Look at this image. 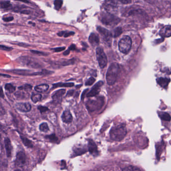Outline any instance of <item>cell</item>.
Listing matches in <instances>:
<instances>
[{
    "instance_id": "obj_43",
    "label": "cell",
    "mask_w": 171,
    "mask_h": 171,
    "mask_svg": "<svg viewBox=\"0 0 171 171\" xmlns=\"http://www.w3.org/2000/svg\"><path fill=\"white\" fill-rule=\"evenodd\" d=\"M74 93V91H73V90H71V91H69L68 92V93H67V96H72L73 95V94Z\"/></svg>"
},
{
    "instance_id": "obj_3",
    "label": "cell",
    "mask_w": 171,
    "mask_h": 171,
    "mask_svg": "<svg viewBox=\"0 0 171 171\" xmlns=\"http://www.w3.org/2000/svg\"><path fill=\"white\" fill-rule=\"evenodd\" d=\"M104 104V99L103 97L97 98L95 99H90L86 103V107L88 111L93 112L96 110H100Z\"/></svg>"
},
{
    "instance_id": "obj_41",
    "label": "cell",
    "mask_w": 171,
    "mask_h": 171,
    "mask_svg": "<svg viewBox=\"0 0 171 171\" xmlns=\"http://www.w3.org/2000/svg\"><path fill=\"white\" fill-rule=\"evenodd\" d=\"M89 91V89H86V90H84V91L83 92L82 94V95H81V100H82L84 99V97H85V96H86V94H87V92Z\"/></svg>"
},
{
    "instance_id": "obj_15",
    "label": "cell",
    "mask_w": 171,
    "mask_h": 171,
    "mask_svg": "<svg viewBox=\"0 0 171 171\" xmlns=\"http://www.w3.org/2000/svg\"><path fill=\"white\" fill-rule=\"evenodd\" d=\"M89 42L93 47L98 46L99 43V39L98 35L95 33H92L89 37Z\"/></svg>"
},
{
    "instance_id": "obj_6",
    "label": "cell",
    "mask_w": 171,
    "mask_h": 171,
    "mask_svg": "<svg viewBox=\"0 0 171 171\" xmlns=\"http://www.w3.org/2000/svg\"><path fill=\"white\" fill-rule=\"evenodd\" d=\"M102 6L106 12L113 15L116 13L118 10V4L114 0H105Z\"/></svg>"
},
{
    "instance_id": "obj_45",
    "label": "cell",
    "mask_w": 171,
    "mask_h": 171,
    "mask_svg": "<svg viewBox=\"0 0 171 171\" xmlns=\"http://www.w3.org/2000/svg\"><path fill=\"white\" fill-rule=\"evenodd\" d=\"M15 1H19L22 2H24V3H29V1H27V0H15Z\"/></svg>"
},
{
    "instance_id": "obj_1",
    "label": "cell",
    "mask_w": 171,
    "mask_h": 171,
    "mask_svg": "<svg viewBox=\"0 0 171 171\" xmlns=\"http://www.w3.org/2000/svg\"><path fill=\"white\" fill-rule=\"evenodd\" d=\"M127 134V130L124 124H121L114 127L110 131V136L112 140L121 141Z\"/></svg>"
},
{
    "instance_id": "obj_5",
    "label": "cell",
    "mask_w": 171,
    "mask_h": 171,
    "mask_svg": "<svg viewBox=\"0 0 171 171\" xmlns=\"http://www.w3.org/2000/svg\"><path fill=\"white\" fill-rule=\"evenodd\" d=\"M132 41L128 36H124L118 43V48L120 51L122 53H128L131 49Z\"/></svg>"
},
{
    "instance_id": "obj_10",
    "label": "cell",
    "mask_w": 171,
    "mask_h": 171,
    "mask_svg": "<svg viewBox=\"0 0 171 171\" xmlns=\"http://www.w3.org/2000/svg\"><path fill=\"white\" fill-rule=\"evenodd\" d=\"M65 92L66 90L65 89H60L54 92L52 95L53 102L55 104L60 103L62 101V97L65 94Z\"/></svg>"
},
{
    "instance_id": "obj_26",
    "label": "cell",
    "mask_w": 171,
    "mask_h": 171,
    "mask_svg": "<svg viewBox=\"0 0 171 171\" xmlns=\"http://www.w3.org/2000/svg\"><path fill=\"white\" fill-rule=\"evenodd\" d=\"M39 129L41 131L43 132H47L49 130L48 124L46 123H42L39 126Z\"/></svg>"
},
{
    "instance_id": "obj_7",
    "label": "cell",
    "mask_w": 171,
    "mask_h": 171,
    "mask_svg": "<svg viewBox=\"0 0 171 171\" xmlns=\"http://www.w3.org/2000/svg\"><path fill=\"white\" fill-rule=\"evenodd\" d=\"M96 58L100 68H104L106 66L108 63V58L105 54L103 49L98 47L96 50Z\"/></svg>"
},
{
    "instance_id": "obj_25",
    "label": "cell",
    "mask_w": 171,
    "mask_h": 171,
    "mask_svg": "<svg viewBox=\"0 0 171 171\" xmlns=\"http://www.w3.org/2000/svg\"><path fill=\"white\" fill-rule=\"evenodd\" d=\"M5 88L7 91L9 92V93H12L14 92L16 90V87H14L13 85L11 84H7L5 86Z\"/></svg>"
},
{
    "instance_id": "obj_18",
    "label": "cell",
    "mask_w": 171,
    "mask_h": 171,
    "mask_svg": "<svg viewBox=\"0 0 171 171\" xmlns=\"http://www.w3.org/2000/svg\"><path fill=\"white\" fill-rule=\"evenodd\" d=\"M5 145L6 148L7 155L8 157H10L11 155V151H12V146L11 144L10 140L8 138H6L5 140Z\"/></svg>"
},
{
    "instance_id": "obj_20",
    "label": "cell",
    "mask_w": 171,
    "mask_h": 171,
    "mask_svg": "<svg viewBox=\"0 0 171 171\" xmlns=\"http://www.w3.org/2000/svg\"><path fill=\"white\" fill-rule=\"evenodd\" d=\"M10 72L13 73L15 74L23 76H29L30 74H31V73H30L31 72V71L26 70H14L10 71Z\"/></svg>"
},
{
    "instance_id": "obj_44",
    "label": "cell",
    "mask_w": 171,
    "mask_h": 171,
    "mask_svg": "<svg viewBox=\"0 0 171 171\" xmlns=\"http://www.w3.org/2000/svg\"><path fill=\"white\" fill-rule=\"evenodd\" d=\"M30 11H22L21 12V13L25 14H28L30 13Z\"/></svg>"
},
{
    "instance_id": "obj_22",
    "label": "cell",
    "mask_w": 171,
    "mask_h": 171,
    "mask_svg": "<svg viewBox=\"0 0 171 171\" xmlns=\"http://www.w3.org/2000/svg\"><path fill=\"white\" fill-rule=\"evenodd\" d=\"M160 117L161 119L166 121H170L171 120V116L170 115L166 112H159Z\"/></svg>"
},
{
    "instance_id": "obj_31",
    "label": "cell",
    "mask_w": 171,
    "mask_h": 171,
    "mask_svg": "<svg viewBox=\"0 0 171 171\" xmlns=\"http://www.w3.org/2000/svg\"><path fill=\"white\" fill-rule=\"evenodd\" d=\"M76 50V48L75 45H71V46H70L69 48H68V50L64 52L63 55H65V56L68 55L70 53V52L71 51Z\"/></svg>"
},
{
    "instance_id": "obj_38",
    "label": "cell",
    "mask_w": 171,
    "mask_h": 171,
    "mask_svg": "<svg viewBox=\"0 0 171 171\" xmlns=\"http://www.w3.org/2000/svg\"><path fill=\"white\" fill-rule=\"evenodd\" d=\"M14 18L13 17H7V18H4L3 19V20L5 22H10L13 20Z\"/></svg>"
},
{
    "instance_id": "obj_27",
    "label": "cell",
    "mask_w": 171,
    "mask_h": 171,
    "mask_svg": "<svg viewBox=\"0 0 171 171\" xmlns=\"http://www.w3.org/2000/svg\"><path fill=\"white\" fill-rule=\"evenodd\" d=\"M55 9L56 10H59L61 9L63 5V1L62 0H55L54 3Z\"/></svg>"
},
{
    "instance_id": "obj_35",
    "label": "cell",
    "mask_w": 171,
    "mask_h": 171,
    "mask_svg": "<svg viewBox=\"0 0 171 171\" xmlns=\"http://www.w3.org/2000/svg\"><path fill=\"white\" fill-rule=\"evenodd\" d=\"M46 138L49 139V140L52 142H56V141L57 140V138L55 135H51L49 136H47Z\"/></svg>"
},
{
    "instance_id": "obj_14",
    "label": "cell",
    "mask_w": 171,
    "mask_h": 171,
    "mask_svg": "<svg viewBox=\"0 0 171 171\" xmlns=\"http://www.w3.org/2000/svg\"><path fill=\"white\" fill-rule=\"evenodd\" d=\"M26 161V157L23 152L18 153L17 155L16 163L18 166H21L25 164Z\"/></svg>"
},
{
    "instance_id": "obj_24",
    "label": "cell",
    "mask_w": 171,
    "mask_h": 171,
    "mask_svg": "<svg viewBox=\"0 0 171 171\" xmlns=\"http://www.w3.org/2000/svg\"><path fill=\"white\" fill-rule=\"evenodd\" d=\"M74 32H65V31H62L58 33L57 35L59 37H62L64 36L65 38L69 37L73 35H74Z\"/></svg>"
},
{
    "instance_id": "obj_4",
    "label": "cell",
    "mask_w": 171,
    "mask_h": 171,
    "mask_svg": "<svg viewBox=\"0 0 171 171\" xmlns=\"http://www.w3.org/2000/svg\"><path fill=\"white\" fill-rule=\"evenodd\" d=\"M100 21L107 26H115L121 21L120 18L109 13H102L100 15Z\"/></svg>"
},
{
    "instance_id": "obj_29",
    "label": "cell",
    "mask_w": 171,
    "mask_h": 171,
    "mask_svg": "<svg viewBox=\"0 0 171 171\" xmlns=\"http://www.w3.org/2000/svg\"><path fill=\"white\" fill-rule=\"evenodd\" d=\"M122 32V31L121 28H120V27L117 28L114 31V37L115 38H117V37H118L120 35H121Z\"/></svg>"
},
{
    "instance_id": "obj_32",
    "label": "cell",
    "mask_w": 171,
    "mask_h": 171,
    "mask_svg": "<svg viewBox=\"0 0 171 171\" xmlns=\"http://www.w3.org/2000/svg\"><path fill=\"white\" fill-rule=\"evenodd\" d=\"M19 90H25V91H31V89H32V86L30 85H25L22 86L21 87H19Z\"/></svg>"
},
{
    "instance_id": "obj_37",
    "label": "cell",
    "mask_w": 171,
    "mask_h": 171,
    "mask_svg": "<svg viewBox=\"0 0 171 171\" xmlns=\"http://www.w3.org/2000/svg\"><path fill=\"white\" fill-rule=\"evenodd\" d=\"M1 49L2 50L7 51H9L12 50V48L10 47H8L5 46H3V45H1Z\"/></svg>"
},
{
    "instance_id": "obj_9",
    "label": "cell",
    "mask_w": 171,
    "mask_h": 171,
    "mask_svg": "<svg viewBox=\"0 0 171 171\" xmlns=\"http://www.w3.org/2000/svg\"><path fill=\"white\" fill-rule=\"evenodd\" d=\"M103 85V81H99L98 82V83L93 86V87L92 88V90L88 92L86 95V97L88 98L92 97L98 94L100 91V89Z\"/></svg>"
},
{
    "instance_id": "obj_46",
    "label": "cell",
    "mask_w": 171,
    "mask_h": 171,
    "mask_svg": "<svg viewBox=\"0 0 171 171\" xmlns=\"http://www.w3.org/2000/svg\"><path fill=\"white\" fill-rule=\"evenodd\" d=\"M2 76H4V77H7L8 78V77H11L10 76L6 75H3V74H1Z\"/></svg>"
},
{
    "instance_id": "obj_17",
    "label": "cell",
    "mask_w": 171,
    "mask_h": 171,
    "mask_svg": "<svg viewBox=\"0 0 171 171\" xmlns=\"http://www.w3.org/2000/svg\"><path fill=\"white\" fill-rule=\"evenodd\" d=\"M156 82L161 87L166 89L170 83V79L167 78H159L156 79Z\"/></svg>"
},
{
    "instance_id": "obj_21",
    "label": "cell",
    "mask_w": 171,
    "mask_h": 171,
    "mask_svg": "<svg viewBox=\"0 0 171 171\" xmlns=\"http://www.w3.org/2000/svg\"><path fill=\"white\" fill-rule=\"evenodd\" d=\"M74 86L73 83H58L53 85V88L55 89L58 87H72Z\"/></svg>"
},
{
    "instance_id": "obj_47",
    "label": "cell",
    "mask_w": 171,
    "mask_h": 171,
    "mask_svg": "<svg viewBox=\"0 0 171 171\" xmlns=\"http://www.w3.org/2000/svg\"><path fill=\"white\" fill-rule=\"evenodd\" d=\"M1 97L2 98H4V96H3V89L2 88H1Z\"/></svg>"
},
{
    "instance_id": "obj_8",
    "label": "cell",
    "mask_w": 171,
    "mask_h": 171,
    "mask_svg": "<svg viewBox=\"0 0 171 171\" xmlns=\"http://www.w3.org/2000/svg\"><path fill=\"white\" fill-rule=\"evenodd\" d=\"M97 30L100 34V35L102 36L103 41L105 42V44L108 45V46H111L112 40L111 33L108 30L100 26H98L97 27Z\"/></svg>"
},
{
    "instance_id": "obj_28",
    "label": "cell",
    "mask_w": 171,
    "mask_h": 171,
    "mask_svg": "<svg viewBox=\"0 0 171 171\" xmlns=\"http://www.w3.org/2000/svg\"><path fill=\"white\" fill-rule=\"evenodd\" d=\"M21 138L23 142L24 143V144L25 145V146H27L28 147H32V143L28 139H27L25 137H21Z\"/></svg>"
},
{
    "instance_id": "obj_13",
    "label": "cell",
    "mask_w": 171,
    "mask_h": 171,
    "mask_svg": "<svg viewBox=\"0 0 171 171\" xmlns=\"http://www.w3.org/2000/svg\"><path fill=\"white\" fill-rule=\"evenodd\" d=\"M89 150L90 153L94 156H96L98 155V147L96 144L92 140L89 141Z\"/></svg>"
},
{
    "instance_id": "obj_33",
    "label": "cell",
    "mask_w": 171,
    "mask_h": 171,
    "mask_svg": "<svg viewBox=\"0 0 171 171\" xmlns=\"http://www.w3.org/2000/svg\"><path fill=\"white\" fill-rule=\"evenodd\" d=\"M95 79L93 77H91V78L89 79V80H87V81L86 82V85H92L93 83H95Z\"/></svg>"
},
{
    "instance_id": "obj_34",
    "label": "cell",
    "mask_w": 171,
    "mask_h": 171,
    "mask_svg": "<svg viewBox=\"0 0 171 171\" xmlns=\"http://www.w3.org/2000/svg\"><path fill=\"white\" fill-rule=\"evenodd\" d=\"M38 109L40 111V113L42 114L43 113L46 112L47 111L49 110V109L47 108L46 107L42 106H39L38 107Z\"/></svg>"
},
{
    "instance_id": "obj_39",
    "label": "cell",
    "mask_w": 171,
    "mask_h": 171,
    "mask_svg": "<svg viewBox=\"0 0 171 171\" xmlns=\"http://www.w3.org/2000/svg\"><path fill=\"white\" fill-rule=\"evenodd\" d=\"M31 52L35 54H37V55H43V56L45 55V53H44L39 52V51H37L32 50L31 51Z\"/></svg>"
},
{
    "instance_id": "obj_11",
    "label": "cell",
    "mask_w": 171,
    "mask_h": 171,
    "mask_svg": "<svg viewBox=\"0 0 171 171\" xmlns=\"http://www.w3.org/2000/svg\"><path fill=\"white\" fill-rule=\"evenodd\" d=\"M16 107L22 112H28L31 111V105L29 103H18L16 104Z\"/></svg>"
},
{
    "instance_id": "obj_19",
    "label": "cell",
    "mask_w": 171,
    "mask_h": 171,
    "mask_svg": "<svg viewBox=\"0 0 171 171\" xmlns=\"http://www.w3.org/2000/svg\"><path fill=\"white\" fill-rule=\"evenodd\" d=\"M49 89V86L47 84H41L35 87V90L38 93H44L47 91Z\"/></svg>"
},
{
    "instance_id": "obj_42",
    "label": "cell",
    "mask_w": 171,
    "mask_h": 171,
    "mask_svg": "<svg viewBox=\"0 0 171 171\" xmlns=\"http://www.w3.org/2000/svg\"><path fill=\"white\" fill-rule=\"evenodd\" d=\"M129 170L130 171H140L139 169L137 167H131L129 168Z\"/></svg>"
},
{
    "instance_id": "obj_40",
    "label": "cell",
    "mask_w": 171,
    "mask_h": 171,
    "mask_svg": "<svg viewBox=\"0 0 171 171\" xmlns=\"http://www.w3.org/2000/svg\"><path fill=\"white\" fill-rule=\"evenodd\" d=\"M118 1L124 4H128L131 2V0H118Z\"/></svg>"
},
{
    "instance_id": "obj_2",
    "label": "cell",
    "mask_w": 171,
    "mask_h": 171,
    "mask_svg": "<svg viewBox=\"0 0 171 171\" xmlns=\"http://www.w3.org/2000/svg\"><path fill=\"white\" fill-rule=\"evenodd\" d=\"M119 69V65L117 63H113L109 66L106 75V80L108 84L112 85L115 83L118 76Z\"/></svg>"
},
{
    "instance_id": "obj_12",
    "label": "cell",
    "mask_w": 171,
    "mask_h": 171,
    "mask_svg": "<svg viewBox=\"0 0 171 171\" xmlns=\"http://www.w3.org/2000/svg\"><path fill=\"white\" fill-rule=\"evenodd\" d=\"M61 119L65 123L69 124L71 123L73 120V116L71 115L69 110H65V111H64L61 116Z\"/></svg>"
},
{
    "instance_id": "obj_23",
    "label": "cell",
    "mask_w": 171,
    "mask_h": 171,
    "mask_svg": "<svg viewBox=\"0 0 171 171\" xmlns=\"http://www.w3.org/2000/svg\"><path fill=\"white\" fill-rule=\"evenodd\" d=\"M42 99V95L40 94H33L31 96V100L34 103H36Z\"/></svg>"
},
{
    "instance_id": "obj_30",
    "label": "cell",
    "mask_w": 171,
    "mask_h": 171,
    "mask_svg": "<svg viewBox=\"0 0 171 171\" xmlns=\"http://www.w3.org/2000/svg\"><path fill=\"white\" fill-rule=\"evenodd\" d=\"M11 6L10 2L9 1H3L1 3V7L2 9H6L10 7Z\"/></svg>"
},
{
    "instance_id": "obj_36",
    "label": "cell",
    "mask_w": 171,
    "mask_h": 171,
    "mask_svg": "<svg viewBox=\"0 0 171 171\" xmlns=\"http://www.w3.org/2000/svg\"><path fill=\"white\" fill-rule=\"evenodd\" d=\"M65 49V47H62L55 48L52 50L54 51L55 52H61L62 51L64 50Z\"/></svg>"
},
{
    "instance_id": "obj_16",
    "label": "cell",
    "mask_w": 171,
    "mask_h": 171,
    "mask_svg": "<svg viewBox=\"0 0 171 171\" xmlns=\"http://www.w3.org/2000/svg\"><path fill=\"white\" fill-rule=\"evenodd\" d=\"M160 35L162 37H171V26H167L163 28L160 32Z\"/></svg>"
}]
</instances>
